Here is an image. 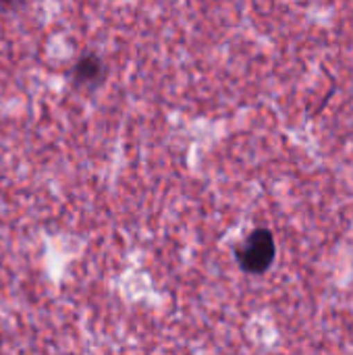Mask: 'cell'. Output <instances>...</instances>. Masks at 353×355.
I'll return each mask as SVG.
<instances>
[{"label":"cell","mask_w":353,"mask_h":355,"mask_svg":"<svg viewBox=\"0 0 353 355\" xmlns=\"http://www.w3.org/2000/svg\"><path fill=\"white\" fill-rule=\"evenodd\" d=\"M277 256V243L268 229H254L235 250L237 264L248 275H262Z\"/></svg>","instance_id":"1"},{"label":"cell","mask_w":353,"mask_h":355,"mask_svg":"<svg viewBox=\"0 0 353 355\" xmlns=\"http://www.w3.org/2000/svg\"><path fill=\"white\" fill-rule=\"evenodd\" d=\"M104 73H106L104 62L96 54H85V56H81L75 62L73 73H71V79H73L75 85L92 87V85H98L104 79Z\"/></svg>","instance_id":"2"}]
</instances>
